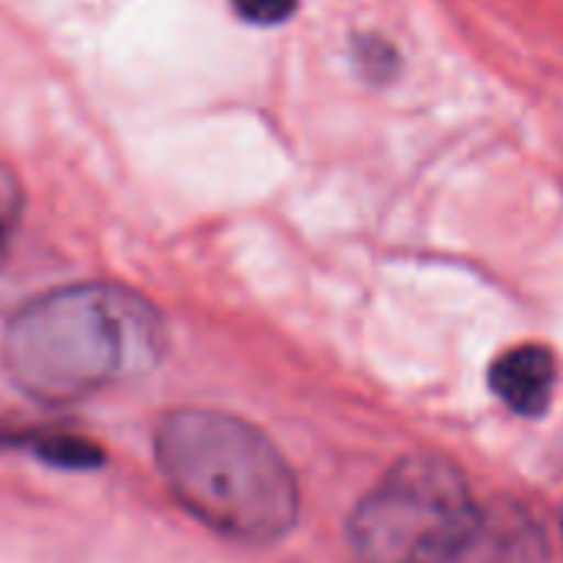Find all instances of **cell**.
<instances>
[{"label":"cell","instance_id":"cell-5","mask_svg":"<svg viewBox=\"0 0 563 563\" xmlns=\"http://www.w3.org/2000/svg\"><path fill=\"white\" fill-rule=\"evenodd\" d=\"M556 362L543 345H517L490 365L494 395L523 418H537L550 408Z\"/></svg>","mask_w":563,"mask_h":563},{"label":"cell","instance_id":"cell-6","mask_svg":"<svg viewBox=\"0 0 563 563\" xmlns=\"http://www.w3.org/2000/svg\"><path fill=\"white\" fill-rule=\"evenodd\" d=\"M21 209H24L21 179H18V173L4 159H0V252L8 249V242H11V235L18 229Z\"/></svg>","mask_w":563,"mask_h":563},{"label":"cell","instance_id":"cell-2","mask_svg":"<svg viewBox=\"0 0 563 563\" xmlns=\"http://www.w3.org/2000/svg\"><path fill=\"white\" fill-rule=\"evenodd\" d=\"M156 464L179 504L232 540H278L299 517L289 461L235 415L169 411L156 428Z\"/></svg>","mask_w":563,"mask_h":563},{"label":"cell","instance_id":"cell-7","mask_svg":"<svg viewBox=\"0 0 563 563\" xmlns=\"http://www.w3.org/2000/svg\"><path fill=\"white\" fill-rule=\"evenodd\" d=\"M232 11L255 27H275L299 11V0H232Z\"/></svg>","mask_w":563,"mask_h":563},{"label":"cell","instance_id":"cell-8","mask_svg":"<svg viewBox=\"0 0 563 563\" xmlns=\"http://www.w3.org/2000/svg\"><path fill=\"white\" fill-rule=\"evenodd\" d=\"M560 517H563V514H560ZM560 523H563V520H560Z\"/></svg>","mask_w":563,"mask_h":563},{"label":"cell","instance_id":"cell-1","mask_svg":"<svg viewBox=\"0 0 563 563\" xmlns=\"http://www.w3.org/2000/svg\"><path fill=\"white\" fill-rule=\"evenodd\" d=\"M163 349V319L140 292L117 282H77L14 312L4 368L24 395L74 405L150 372Z\"/></svg>","mask_w":563,"mask_h":563},{"label":"cell","instance_id":"cell-3","mask_svg":"<svg viewBox=\"0 0 563 563\" xmlns=\"http://www.w3.org/2000/svg\"><path fill=\"white\" fill-rule=\"evenodd\" d=\"M457 464L438 454L401 457L355 507L349 540L362 563H411L474 514Z\"/></svg>","mask_w":563,"mask_h":563},{"label":"cell","instance_id":"cell-4","mask_svg":"<svg viewBox=\"0 0 563 563\" xmlns=\"http://www.w3.org/2000/svg\"><path fill=\"white\" fill-rule=\"evenodd\" d=\"M543 527L517 504H477L474 514L411 563H547Z\"/></svg>","mask_w":563,"mask_h":563}]
</instances>
